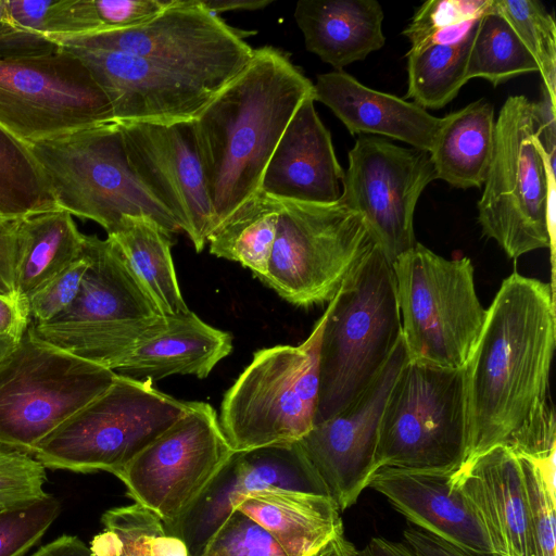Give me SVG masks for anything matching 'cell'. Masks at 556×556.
<instances>
[{"instance_id":"6da1fadb","label":"cell","mask_w":556,"mask_h":556,"mask_svg":"<svg viewBox=\"0 0 556 556\" xmlns=\"http://www.w3.org/2000/svg\"><path fill=\"white\" fill-rule=\"evenodd\" d=\"M486 309L465 367V463L498 445L533 458L547 457L556 452L549 402L556 338L553 287L513 273Z\"/></svg>"},{"instance_id":"7a4b0ae2","label":"cell","mask_w":556,"mask_h":556,"mask_svg":"<svg viewBox=\"0 0 556 556\" xmlns=\"http://www.w3.org/2000/svg\"><path fill=\"white\" fill-rule=\"evenodd\" d=\"M313 90L289 54L261 47L192 121L215 230L261 189L285 129Z\"/></svg>"},{"instance_id":"3957f363","label":"cell","mask_w":556,"mask_h":556,"mask_svg":"<svg viewBox=\"0 0 556 556\" xmlns=\"http://www.w3.org/2000/svg\"><path fill=\"white\" fill-rule=\"evenodd\" d=\"M402 340L392 264L375 244L326 308L314 425L349 406L381 372Z\"/></svg>"},{"instance_id":"277c9868","label":"cell","mask_w":556,"mask_h":556,"mask_svg":"<svg viewBox=\"0 0 556 556\" xmlns=\"http://www.w3.org/2000/svg\"><path fill=\"white\" fill-rule=\"evenodd\" d=\"M89 267L74 301L45 323H30L38 340L115 370L144 339L166 323L109 238L86 236Z\"/></svg>"},{"instance_id":"5b68a950","label":"cell","mask_w":556,"mask_h":556,"mask_svg":"<svg viewBox=\"0 0 556 556\" xmlns=\"http://www.w3.org/2000/svg\"><path fill=\"white\" fill-rule=\"evenodd\" d=\"M392 268L408 361L465 368L488 312L476 292L470 258L447 260L416 242Z\"/></svg>"},{"instance_id":"8992f818","label":"cell","mask_w":556,"mask_h":556,"mask_svg":"<svg viewBox=\"0 0 556 556\" xmlns=\"http://www.w3.org/2000/svg\"><path fill=\"white\" fill-rule=\"evenodd\" d=\"M326 311L305 341L258 350L226 391L218 418L233 452L289 444L314 426Z\"/></svg>"},{"instance_id":"52a82bcc","label":"cell","mask_w":556,"mask_h":556,"mask_svg":"<svg viewBox=\"0 0 556 556\" xmlns=\"http://www.w3.org/2000/svg\"><path fill=\"white\" fill-rule=\"evenodd\" d=\"M58 206L112 232L126 215H146L167 232L179 225L131 170L117 123L29 146Z\"/></svg>"},{"instance_id":"ba28073f","label":"cell","mask_w":556,"mask_h":556,"mask_svg":"<svg viewBox=\"0 0 556 556\" xmlns=\"http://www.w3.org/2000/svg\"><path fill=\"white\" fill-rule=\"evenodd\" d=\"M468 445L466 371L407 361L388 395L378 431L381 467L453 473Z\"/></svg>"},{"instance_id":"9c48e42d","label":"cell","mask_w":556,"mask_h":556,"mask_svg":"<svg viewBox=\"0 0 556 556\" xmlns=\"http://www.w3.org/2000/svg\"><path fill=\"white\" fill-rule=\"evenodd\" d=\"M152 383L116 374L109 389L46 437L33 456L45 468L114 475L189 406Z\"/></svg>"},{"instance_id":"30bf717a","label":"cell","mask_w":556,"mask_h":556,"mask_svg":"<svg viewBox=\"0 0 556 556\" xmlns=\"http://www.w3.org/2000/svg\"><path fill=\"white\" fill-rule=\"evenodd\" d=\"M115 378L113 370L58 350L27 329L0 361V448L33 456Z\"/></svg>"},{"instance_id":"8fae6325","label":"cell","mask_w":556,"mask_h":556,"mask_svg":"<svg viewBox=\"0 0 556 556\" xmlns=\"http://www.w3.org/2000/svg\"><path fill=\"white\" fill-rule=\"evenodd\" d=\"M535 103L510 96L495 121L494 149L478 202L482 233L510 258L551 248L547 174L536 132Z\"/></svg>"},{"instance_id":"7c38bea8","label":"cell","mask_w":556,"mask_h":556,"mask_svg":"<svg viewBox=\"0 0 556 556\" xmlns=\"http://www.w3.org/2000/svg\"><path fill=\"white\" fill-rule=\"evenodd\" d=\"M280 202L276 239L262 281L296 306L329 303L376 243L362 216L339 201Z\"/></svg>"},{"instance_id":"4fadbf2b","label":"cell","mask_w":556,"mask_h":556,"mask_svg":"<svg viewBox=\"0 0 556 556\" xmlns=\"http://www.w3.org/2000/svg\"><path fill=\"white\" fill-rule=\"evenodd\" d=\"M111 122L106 94L59 43L0 56V126L27 146Z\"/></svg>"},{"instance_id":"5bb4252c","label":"cell","mask_w":556,"mask_h":556,"mask_svg":"<svg viewBox=\"0 0 556 556\" xmlns=\"http://www.w3.org/2000/svg\"><path fill=\"white\" fill-rule=\"evenodd\" d=\"M51 39L61 46L144 58L213 93L231 81L253 54L241 31L207 11L199 0H170L155 16L129 28Z\"/></svg>"},{"instance_id":"9a60e30c","label":"cell","mask_w":556,"mask_h":556,"mask_svg":"<svg viewBox=\"0 0 556 556\" xmlns=\"http://www.w3.org/2000/svg\"><path fill=\"white\" fill-rule=\"evenodd\" d=\"M233 453L215 409L189 402L179 419L114 476L135 503L167 526L188 511Z\"/></svg>"},{"instance_id":"2e32d148","label":"cell","mask_w":556,"mask_h":556,"mask_svg":"<svg viewBox=\"0 0 556 556\" xmlns=\"http://www.w3.org/2000/svg\"><path fill=\"white\" fill-rule=\"evenodd\" d=\"M434 179L428 152L359 135L349 151L339 202L362 216L374 242L392 264L417 242L415 210Z\"/></svg>"},{"instance_id":"e0dca14e","label":"cell","mask_w":556,"mask_h":556,"mask_svg":"<svg viewBox=\"0 0 556 556\" xmlns=\"http://www.w3.org/2000/svg\"><path fill=\"white\" fill-rule=\"evenodd\" d=\"M408 361L403 339L371 384L337 415L313 426L296 443L324 493L341 511L356 503L375 473L382 412Z\"/></svg>"},{"instance_id":"ac0fdd59","label":"cell","mask_w":556,"mask_h":556,"mask_svg":"<svg viewBox=\"0 0 556 556\" xmlns=\"http://www.w3.org/2000/svg\"><path fill=\"white\" fill-rule=\"evenodd\" d=\"M117 125L131 170L201 252L216 226L192 122Z\"/></svg>"},{"instance_id":"d6986e66","label":"cell","mask_w":556,"mask_h":556,"mask_svg":"<svg viewBox=\"0 0 556 556\" xmlns=\"http://www.w3.org/2000/svg\"><path fill=\"white\" fill-rule=\"evenodd\" d=\"M61 47L88 68L106 94L116 123L192 122L216 94L144 58L118 51Z\"/></svg>"},{"instance_id":"ffe728a7","label":"cell","mask_w":556,"mask_h":556,"mask_svg":"<svg viewBox=\"0 0 556 556\" xmlns=\"http://www.w3.org/2000/svg\"><path fill=\"white\" fill-rule=\"evenodd\" d=\"M269 486L326 495L296 442L235 452L188 511L164 526L165 532L181 539L189 556H200L240 501Z\"/></svg>"},{"instance_id":"44dd1931","label":"cell","mask_w":556,"mask_h":556,"mask_svg":"<svg viewBox=\"0 0 556 556\" xmlns=\"http://www.w3.org/2000/svg\"><path fill=\"white\" fill-rule=\"evenodd\" d=\"M448 482L479 519L491 556H534L522 457L498 445L462 465Z\"/></svg>"},{"instance_id":"7402d4cb","label":"cell","mask_w":556,"mask_h":556,"mask_svg":"<svg viewBox=\"0 0 556 556\" xmlns=\"http://www.w3.org/2000/svg\"><path fill=\"white\" fill-rule=\"evenodd\" d=\"M313 96L306 98L285 129L264 172L261 190L280 199L332 204L341 197L344 169Z\"/></svg>"},{"instance_id":"603a6c76","label":"cell","mask_w":556,"mask_h":556,"mask_svg":"<svg viewBox=\"0 0 556 556\" xmlns=\"http://www.w3.org/2000/svg\"><path fill=\"white\" fill-rule=\"evenodd\" d=\"M451 473L381 467L368 488L382 494L407 520L476 556H491L482 526Z\"/></svg>"},{"instance_id":"cb8c5ba5","label":"cell","mask_w":556,"mask_h":556,"mask_svg":"<svg viewBox=\"0 0 556 556\" xmlns=\"http://www.w3.org/2000/svg\"><path fill=\"white\" fill-rule=\"evenodd\" d=\"M313 98L329 108L351 135H380L426 152L441 124L416 103L370 89L343 71L318 75Z\"/></svg>"},{"instance_id":"d4e9b609","label":"cell","mask_w":556,"mask_h":556,"mask_svg":"<svg viewBox=\"0 0 556 556\" xmlns=\"http://www.w3.org/2000/svg\"><path fill=\"white\" fill-rule=\"evenodd\" d=\"M231 351L229 332L204 323L189 309L166 316L163 328L142 340L114 372L151 382L173 375L203 379Z\"/></svg>"},{"instance_id":"484cf974","label":"cell","mask_w":556,"mask_h":556,"mask_svg":"<svg viewBox=\"0 0 556 556\" xmlns=\"http://www.w3.org/2000/svg\"><path fill=\"white\" fill-rule=\"evenodd\" d=\"M262 526L287 556H315L343 532L341 510L324 494L269 486L235 507Z\"/></svg>"},{"instance_id":"4316f807","label":"cell","mask_w":556,"mask_h":556,"mask_svg":"<svg viewBox=\"0 0 556 556\" xmlns=\"http://www.w3.org/2000/svg\"><path fill=\"white\" fill-rule=\"evenodd\" d=\"M383 16L376 0H300L294 10L305 48L336 71L384 46Z\"/></svg>"},{"instance_id":"83f0119b","label":"cell","mask_w":556,"mask_h":556,"mask_svg":"<svg viewBox=\"0 0 556 556\" xmlns=\"http://www.w3.org/2000/svg\"><path fill=\"white\" fill-rule=\"evenodd\" d=\"M494 132V109L484 99L441 118L428 152L435 179L458 189L481 188L492 160Z\"/></svg>"},{"instance_id":"f1b7e54d","label":"cell","mask_w":556,"mask_h":556,"mask_svg":"<svg viewBox=\"0 0 556 556\" xmlns=\"http://www.w3.org/2000/svg\"><path fill=\"white\" fill-rule=\"evenodd\" d=\"M85 235L72 215L56 208L18 219L14 266L15 289L29 298L84 253Z\"/></svg>"},{"instance_id":"f546056e","label":"cell","mask_w":556,"mask_h":556,"mask_svg":"<svg viewBox=\"0 0 556 556\" xmlns=\"http://www.w3.org/2000/svg\"><path fill=\"white\" fill-rule=\"evenodd\" d=\"M108 238L164 316L189 311L172 257L170 233L146 215H126Z\"/></svg>"},{"instance_id":"4dcf8cb0","label":"cell","mask_w":556,"mask_h":556,"mask_svg":"<svg viewBox=\"0 0 556 556\" xmlns=\"http://www.w3.org/2000/svg\"><path fill=\"white\" fill-rule=\"evenodd\" d=\"M280 212V200L260 189L210 236V253L240 263L262 280L268 270Z\"/></svg>"},{"instance_id":"1f68e13d","label":"cell","mask_w":556,"mask_h":556,"mask_svg":"<svg viewBox=\"0 0 556 556\" xmlns=\"http://www.w3.org/2000/svg\"><path fill=\"white\" fill-rule=\"evenodd\" d=\"M477 28V27H476ZM476 28L456 43H434L406 53V98L426 109H441L468 81L467 64Z\"/></svg>"},{"instance_id":"d6a6232c","label":"cell","mask_w":556,"mask_h":556,"mask_svg":"<svg viewBox=\"0 0 556 556\" xmlns=\"http://www.w3.org/2000/svg\"><path fill=\"white\" fill-rule=\"evenodd\" d=\"M56 208L29 146L0 126V215L18 219Z\"/></svg>"},{"instance_id":"836d02e7","label":"cell","mask_w":556,"mask_h":556,"mask_svg":"<svg viewBox=\"0 0 556 556\" xmlns=\"http://www.w3.org/2000/svg\"><path fill=\"white\" fill-rule=\"evenodd\" d=\"M539 66L508 22L493 8L479 18L468 55L467 79L483 78L493 86Z\"/></svg>"},{"instance_id":"e575fe53","label":"cell","mask_w":556,"mask_h":556,"mask_svg":"<svg viewBox=\"0 0 556 556\" xmlns=\"http://www.w3.org/2000/svg\"><path fill=\"white\" fill-rule=\"evenodd\" d=\"M492 0H430L414 14L403 30L410 49L434 43H456L478 25Z\"/></svg>"},{"instance_id":"d590c367","label":"cell","mask_w":556,"mask_h":556,"mask_svg":"<svg viewBox=\"0 0 556 556\" xmlns=\"http://www.w3.org/2000/svg\"><path fill=\"white\" fill-rule=\"evenodd\" d=\"M101 522L103 531L89 546L91 556H151L153 540L165 532L162 519L138 503L106 510Z\"/></svg>"},{"instance_id":"8d00e7d4","label":"cell","mask_w":556,"mask_h":556,"mask_svg":"<svg viewBox=\"0 0 556 556\" xmlns=\"http://www.w3.org/2000/svg\"><path fill=\"white\" fill-rule=\"evenodd\" d=\"M493 8L508 22L533 55L543 87L556 94V26L554 17L535 0H493Z\"/></svg>"},{"instance_id":"74e56055","label":"cell","mask_w":556,"mask_h":556,"mask_svg":"<svg viewBox=\"0 0 556 556\" xmlns=\"http://www.w3.org/2000/svg\"><path fill=\"white\" fill-rule=\"evenodd\" d=\"M61 505L52 495L37 503L0 510V556H24L56 519Z\"/></svg>"},{"instance_id":"f35d334b","label":"cell","mask_w":556,"mask_h":556,"mask_svg":"<svg viewBox=\"0 0 556 556\" xmlns=\"http://www.w3.org/2000/svg\"><path fill=\"white\" fill-rule=\"evenodd\" d=\"M200 556H287L278 542L238 509L226 518L206 542Z\"/></svg>"},{"instance_id":"ab89813d","label":"cell","mask_w":556,"mask_h":556,"mask_svg":"<svg viewBox=\"0 0 556 556\" xmlns=\"http://www.w3.org/2000/svg\"><path fill=\"white\" fill-rule=\"evenodd\" d=\"M46 468L35 457L0 448V510L27 506L48 497Z\"/></svg>"},{"instance_id":"60d3db41","label":"cell","mask_w":556,"mask_h":556,"mask_svg":"<svg viewBox=\"0 0 556 556\" xmlns=\"http://www.w3.org/2000/svg\"><path fill=\"white\" fill-rule=\"evenodd\" d=\"M525 472L534 556H556V501L547 493L534 458L520 454Z\"/></svg>"},{"instance_id":"b9f144b4","label":"cell","mask_w":556,"mask_h":556,"mask_svg":"<svg viewBox=\"0 0 556 556\" xmlns=\"http://www.w3.org/2000/svg\"><path fill=\"white\" fill-rule=\"evenodd\" d=\"M88 267L89 258L84 252L29 298L28 308L34 323L52 319L74 301Z\"/></svg>"},{"instance_id":"7bdbcfd3","label":"cell","mask_w":556,"mask_h":556,"mask_svg":"<svg viewBox=\"0 0 556 556\" xmlns=\"http://www.w3.org/2000/svg\"><path fill=\"white\" fill-rule=\"evenodd\" d=\"M56 46L49 36L0 23V56L39 52Z\"/></svg>"},{"instance_id":"ee69618b","label":"cell","mask_w":556,"mask_h":556,"mask_svg":"<svg viewBox=\"0 0 556 556\" xmlns=\"http://www.w3.org/2000/svg\"><path fill=\"white\" fill-rule=\"evenodd\" d=\"M18 219L0 220V296L11 300H23L14 280Z\"/></svg>"},{"instance_id":"f6af8a7d","label":"cell","mask_w":556,"mask_h":556,"mask_svg":"<svg viewBox=\"0 0 556 556\" xmlns=\"http://www.w3.org/2000/svg\"><path fill=\"white\" fill-rule=\"evenodd\" d=\"M403 543L415 556H476L417 528L403 531Z\"/></svg>"},{"instance_id":"bcb514c9","label":"cell","mask_w":556,"mask_h":556,"mask_svg":"<svg viewBox=\"0 0 556 556\" xmlns=\"http://www.w3.org/2000/svg\"><path fill=\"white\" fill-rule=\"evenodd\" d=\"M30 325L28 302L0 296V332L16 342Z\"/></svg>"},{"instance_id":"7dc6e473","label":"cell","mask_w":556,"mask_h":556,"mask_svg":"<svg viewBox=\"0 0 556 556\" xmlns=\"http://www.w3.org/2000/svg\"><path fill=\"white\" fill-rule=\"evenodd\" d=\"M30 556H91L89 547L75 535L63 534Z\"/></svg>"},{"instance_id":"c3c4849f","label":"cell","mask_w":556,"mask_h":556,"mask_svg":"<svg viewBox=\"0 0 556 556\" xmlns=\"http://www.w3.org/2000/svg\"><path fill=\"white\" fill-rule=\"evenodd\" d=\"M207 11L218 15L228 11H255L269 5L273 0H199Z\"/></svg>"},{"instance_id":"681fc988","label":"cell","mask_w":556,"mask_h":556,"mask_svg":"<svg viewBox=\"0 0 556 556\" xmlns=\"http://www.w3.org/2000/svg\"><path fill=\"white\" fill-rule=\"evenodd\" d=\"M362 556H415L403 543L388 540L381 536H374L364 548Z\"/></svg>"},{"instance_id":"f907efd6","label":"cell","mask_w":556,"mask_h":556,"mask_svg":"<svg viewBox=\"0 0 556 556\" xmlns=\"http://www.w3.org/2000/svg\"><path fill=\"white\" fill-rule=\"evenodd\" d=\"M151 556H189V552L181 539L164 532L153 540Z\"/></svg>"},{"instance_id":"816d5d0a","label":"cell","mask_w":556,"mask_h":556,"mask_svg":"<svg viewBox=\"0 0 556 556\" xmlns=\"http://www.w3.org/2000/svg\"><path fill=\"white\" fill-rule=\"evenodd\" d=\"M344 533L338 535L330 541L318 554L315 556H341V536Z\"/></svg>"},{"instance_id":"f5cc1de1","label":"cell","mask_w":556,"mask_h":556,"mask_svg":"<svg viewBox=\"0 0 556 556\" xmlns=\"http://www.w3.org/2000/svg\"><path fill=\"white\" fill-rule=\"evenodd\" d=\"M16 343L11 337L0 332V361L11 351Z\"/></svg>"},{"instance_id":"db71d44e","label":"cell","mask_w":556,"mask_h":556,"mask_svg":"<svg viewBox=\"0 0 556 556\" xmlns=\"http://www.w3.org/2000/svg\"><path fill=\"white\" fill-rule=\"evenodd\" d=\"M0 220H8V219L0 215Z\"/></svg>"}]
</instances>
